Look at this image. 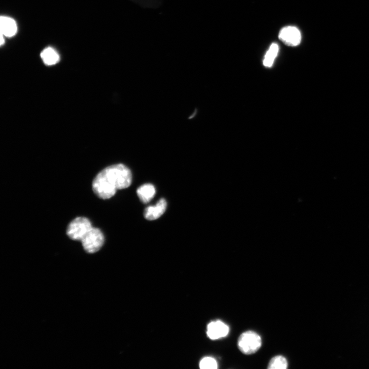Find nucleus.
<instances>
[{
	"mask_svg": "<svg viewBox=\"0 0 369 369\" xmlns=\"http://www.w3.org/2000/svg\"><path fill=\"white\" fill-rule=\"evenodd\" d=\"M199 367L202 369H216L218 368V365L215 359L211 357H206L201 360Z\"/></svg>",
	"mask_w": 369,
	"mask_h": 369,
	"instance_id": "nucleus-13",
	"label": "nucleus"
},
{
	"mask_svg": "<svg viewBox=\"0 0 369 369\" xmlns=\"http://www.w3.org/2000/svg\"><path fill=\"white\" fill-rule=\"evenodd\" d=\"M105 238L98 228L92 227L81 241L83 248L88 254H94L102 247Z\"/></svg>",
	"mask_w": 369,
	"mask_h": 369,
	"instance_id": "nucleus-4",
	"label": "nucleus"
},
{
	"mask_svg": "<svg viewBox=\"0 0 369 369\" xmlns=\"http://www.w3.org/2000/svg\"><path fill=\"white\" fill-rule=\"evenodd\" d=\"M262 341L257 333L247 331L242 333L238 339L237 346L240 350L246 355H252L260 348Z\"/></svg>",
	"mask_w": 369,
	"mask_h": 369,
	"instance_id": "nucleus-2",
	"label": "nucleus"
},
{
	"mask_svg": "<svg viewBox=\"0 0 369 369\" xmlns=\"http://www.w3.org/2000/svg\"><path fill=\"white\" fill-rule=\"evenodd\" d=\"M0 28H1V33L7 37L14 36L17 31L16 22L14 19L9 17L4 16L1 17Z\"/></svg>",
	"mask_w": 369,
	"mask_h": 369,
	"instance_id": "nucleus-8",
	"label": "nucleus"
},
{
	"mask_svg": "<svg viewBox=\"0 0 369 369\" xmlns=\"http://www.w3.org/2000/svg\"><path fill=\"white\" fill-rule=\"evenodd\" d=\"M132 182V174L123 164L110 166L100 172L92 183L93 192L99 198L107 199L112 198L117 190L129 187Z\"/></svg>",
	"mask_w": 369,
	"mask_h": 369,
	"instance_id": "nucleus-1",
	"label": "nucleus"
},
{
	"mask_svg": "<svg viewBox=\"0 0 369 369\" xmlns=\"http://www.w3.org/2000/svg\"><path fill=\"white\" fill-rule=\"evenodd\" d=\"M166 208L167 202L164 199H162L155 206L146 208L144 211V217L149 221L156 220L163 215Z\"/></svg>",
	"mask_w": 369,
	"mask_h": 369,
	"instance_id": "nucleus-7",
	"label": "nucleus"
},
{
	"mask_svg": "<svg viewBox=\"0 0 369 369\" xmlns=\"http://www.w3.org/2000/svg\"><path fill=\"white\" fill-rule=\"evenodd\" d=\"M288 363L286 359L282 355H278L270 360L268 368L269 369H286L288 368Z\"/></svg>",
	"mask_w": 369,
	"mask_h": 369,
	"instance_id": "nucleus-12",
	"label": "nucleus"
},
{
	"mask_svg": "<svg viewBox=\"0 0 369 369\" xmlns=\"http://www.w3.org/2000/svg\"><path fill=\"white\" fill-rule=\"evenodd\" d=\"M229 327L221 320L212 321L207 326V334L212 340H217L228 335Z\"/></svg>",
	"mask_w": 369,
	"mask_h": 369,
	"instance_id": "nucleus-6",
	"label": "nucleus"
},
{
	"mask_svg": "<svg viewBox=\"0 0 369 369\" xmlns=\"http://www.w3.org/2000/svg\"><path fill=\"white\" fill-rule=\"evenodd\" d=\"M156 193V188L150 184H146L140 187L137 190V195L140 200L144 203H148L154 198Z\"/></svg>",
	"mask_w": 369,
	"mask_h": 369,
	"instance_id": "nucleus-9",
	"label": "nucleus"
},
{
	"mask_svg": "<svg viewBox=\"0 0 369 369\" xmlns=\"http://www.w3.org/2000/svg\"><path fill=\"white\" fill-rule=\"evenodd\" d=\"M41 57L44 63L47 65H54L57 63L59 60V56L57 52L49 47L45 49L41 53Z\"/></svg>",
	"mask_w": 369,
	"mask_h": 369,
	"instance_id": "nucleus-10",
	"label": "nucleus"
},
{
	"mask_svg": "<svg viewBox=\"0 0 369 369\" xmlns=\"http://www.w3.org/2000/svg\"><path fill=\"white\" fill-rule=\"evenodd\" d=\"M279 39L285 45L296 46L301 42L302 35L298 28L295 27L289 26L281 30Z\"/></svg>",
	"mask_w": 369,
	"mask_h": 369,
	"instance_id": "nucleus-5",
	"label": "nucleus"
},
{
	"mask_svg": "<svg viewBox=\"0 0 369 369\" xmlns=\"http://www.w3.org/2000/svg\"><path fill=\"white\" fill-rule=\"evenodd\" d=\"M92 227L89 219L85 217H78L70 223L66 233L70 239L81 241Z\"/></svg>",
	"mask_w": 369,
	"mask_h": 369,
	"instance_id": "nucleus-3",
	"label": "nucleus"
},
{
	"mask_svg": "<svg viewBox=\"0 0 369 369\" xmlns=\"http://www.w3.org/2000/svg\"><path fill=\"white\" fill-rule=\"evenodd\" d=\"M4 35L3 34L1 33V41H1V45H2L4 43L5 40H4Z\"/></svg>",
	"mask_w": 369,
	"mask_h": 369,
	"instance_id": "nucleus-14",
	"label": "nucleus"
},
{
	"mask_svg": "<svg viewBox=\"0 0 369 369\" xmlns=\"http://www.w3.org/2000/svg\"><path fill=\"white\" fill-rule=\"evenodd\" d=\"M279 51V47L277 43H273L271 45L264 59V65L265 67H271L272 66Z\"/></svg>",
	"mask_w": 369,
	"mask_h": 369,
	"instance_id": "nucleus-11",
	"label": "nucleus"
}]
</instances>
